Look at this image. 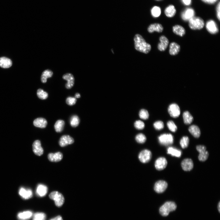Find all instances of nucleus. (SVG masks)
<instances>
[{"label":"nucleus","instance_id":"f257e3e1","mask_svg":"<svg viewBox=\"0 0 220 220\" xmlns=\"http://www.w3.org/2000/svg\"><path fill=\"white\" fill-rule=\"evenodd\" d=\"M135 49L140 52L147 54L151 49V46L147 43L144 38L140 34H137L134 37Z\"/></svg>","mask_w":220,"mask_h":220},{"label":"nucleus","instance_id":"f03ea898","mask_svg":"<svg viewBox=\"0 0 220 220\" xmlns=\"http://www.w3.org/2000/svg\"><path fill=\"white\" fill-rule=\"evenodd\" d=\"M177 208L176 204L172 201L165 202L160 209V214L163 216H166L170 212L175 211Z\"/></svg>","mask_w":220,"mask_h":220},{"label":"nucleus","instance_id":"7ed1b4c3","mask_svg":"<svg viewBox=\"0 0 220 220\" xmlns=\"http://www.w3.org/2000/svg\"><path fill=\"white\" fill-rule=\"evenodd\" d=\"M189 21V27L193 30H200L204 26V20L199 17H194Z\"/></svg>","mask_w":220,"mask_h":220},{"label":"nucleus","instance_id":"20e7f679","mask_svg":"<svg viewBox=\"0 0 220 220\" xmlns=\"http://www.w3.org/2000/svg\"><path fill=\"white\" fill-rule=\"evenodd\" d=\"M50 198L54 201L56 205L58 207H60L64 204V199L61 193L57 191H54L51 193L49 195Z\"/></svg>","mask_w":220,"mask_h":220},{"label":"nucleus","instance_id":"39448f33","mask_svg":"<svg viewBox=\"0 0 220 220\" xmlns=\"http://www.w3.org/2000/svg\"><path fill=\"white\" fill-rule=\"evenodd\" d=\"M159 143L165 146H170L173 143V135L170 134H164L160 135L158 138Z\"/></svg>","mask_w":220,"mask_h":220},{"label":"nucleus","instance_id":"423d86ee","mask_svg":"<svg viewBox=\"0 0 220 220\" xmlns=\"http://www.w3.org/2000/svg\"><path fill=\"white\" fill-rule=\"evenodd\" d=\"M139 159L140 161L143 163L149 162L152 157L151 152L148 150H144L140 152L139 155Z\"/></svg>","mask_w":220,"mask_h":220},{"label":"nucleus","instance_id":"0eeeda50","mask_svg":"<svg viewBox=\"0 0 220 220\" xmlns=\"http://www.w3.org/2000/svg\"><path fill=\"white\" fill-rule=\"evenodd\" d=\"M197 151L199 153V159L200 161H204L208 159L209 154L206 151V147L203 145H198L196 147Z\"/></svg>","mask_w":220,"mask_h":220},{"label":"nucleus","instance_id":"6e6552de","mask_svg":"<svg viewBox=\"0 0 220 220\" xmlns=\"http://www.w3.org/2000/svg\"><path fill=\"white\" fill-rule=\"evenodd\" d=\"M74 139L69 135H64L62 136L59 141V145L62 147L74 143Z\"/></svg>","mask_w":220,"mask_h":220},{"label":"nucleus","instance_id":"1a4fd4ad","mask_svg":"<svg viewBox=\"0 0 220 220\" xmlns=\"http://www.w3.org/2000/svg\"><path fill=\"white\" fill-rule=\"evenodd\" d=\"M168 111L170 116L173 118H178L180 113L179 107L175 103L172 104L169 106Z\"/></svg>","mask_w":220,"mask_h":220},{"label":"nucleus","instance_id":"9d476101","mask_svg":"<svg viewBox=\"0 0 220 220\" xmlns=\"http://www.w3.org/2000/svg\"><path fill=\"white\" fill-rule=\"evenodd\" d=\"M167 184L164 181L160 180L155 184L154 190L158 193H161L164 192L167 187Z\"/></svg>","mask_w":220,"mask_h":220},{"label":"nucleus","instance_id":"9b49d317","mask_svg":"<svg viewBox=\"0 0 220 220\" xmlns=\"http://www.w3.org/2000/svg\"><path fill=\"white\" fill-rule=\"evenodd\" d=\"M195 12L192 8H186L181 14V18L183 20L185 21H189L190 19L195 16Z\"/></svg>","mask_w":220,"mask_h":220},{"label":"nucleus","instance_id":"f8f14e48","mask_svg":"<svg viewBox=\"0 0 220 220\" xmlns=\"http://www.w3.org/2000/svg\"><path fill=\"white\" fill-rule=\"evenodd\" d=\"M206 27L207 30L211 34H215L219 32V29L216 23L213 20L207 22Z\"/></svg>","mask_w":220,"mask_h":220},{"label":"nucleus","instance_id":"ddd939ff","mask_svg":"<svg viewBox=\"0 0 220 220\" xmlns=\"http://www.w3.org/2000/svg\"><path fill=\"white\" fill-rule=\"evenodd\" d=\"M63 79L67 81L65 87L67 89H71L74 84L75 79L73 75L70 73H67L64 75L62 77Z\"/></svg>","mask_w":220,"mask_h":220},{"label":"nucleus","instance_id":"4468645a","mask_svg":"<svg viewBox=\"0 0 220 220\" xmlns=\"http://www.w3.org/2000/svg\"><path fill=\"white\" fill-rule=\"evenodd\" d=\"M33 149L34 153L37 156H41L43 153L44 150L41 146L40 140H36L34 141L33 144Z\"/></svg>","mask_w":220,"mask_h":220},{"label":"nucleus","instance_id":"2eb2a0df","mask_svg":"<svg viewBox=\"0 0 220 220\" xmlns=\"http://www.w3.org/2000/svg\"><path fill=\"white\" fill-rule=\"evenodd\" d=\"M167 165V161L165 158L160 157L158 159L155 163V166L158 170L161 171L165 169Z\"/></svg>","mask_w":220,"mask_h":220},{"label":"nucleus","instance_id":"dca6fc26","mask_svg":"<svg viewBox=\"0 0 220 220\" xmlns=\"http://www.w3.org/2000/svg\"><path fill=\"white\" fill-rule=\"evenodd\" d=\"M160 43L158 45V49L160 51H165L169 44V41L165 36H161L159 39Z\"/></svg>","mask_w":220,"mask_h":220},{"label":"nucleus","instance_id":"f3484780","mask_svg":"<svg viewBox=\"0 0 220 220\" xmlns=\"http://www.w3.org/2000/svg\"><path fill=\"white\" fill-rule=\"evenodd\" d=\"M63 155L60 152L55 153H50L48 155V160L51 162H58L61 161L62 159Z\"/></svg>","mask_w":220,"mask_h":220},{"label":"nucleus","instance_id":"a211bd4d","mask_svg":"<svg viewBox=\"0 0 220 220\" xmlns=\"http://www.w3.org/2000/svg\"><path fill=\"white\" fill-rule=\"evenodd\" d=\"M181 166L183 169L184 171H190L193 169V161L190 159H185L182 161Z\"/></svg>","mask_w":220,"mask_h":220},{"label":"nucleus","instance_id":"6ab92c4d","mask_svg":"<svg viewBox=\"0 0 220 220\" xmlns=\"http://www.w3.org/2000/svg\"><path fill=\"white\" fill-rule=\"evenodd\" d=\"M164 28L162 25L159 23H154L150 24L148 28V31L150 33L154 31L160 33L163 30Z\"/></svg>","mask_w":220,"mask_h":220},{"label":"nucleus","instance_id":"aec40b11","mask_svg":"<svg viewBox=\"0 0 220 220\" xmlns=\"http://www.w3.org/2000/svg\"><path fill=\"white\" fill-rule=\"evenodd\" d=\"M12 64L11 60L6 57H3L0 58V67L7 69L11 67Z\"/></svg>","mask_w":220,"mask_h":220},{"label":"nucleus","instance_id":"412c9836","mask_svg":"<svg viewBox=\"0 0 220 220\" xmlns=\"http://www.w3.org/2000/svg\"><path fill=\"white\" fill-rule=\"evenodd\" d=\"M19 193L20 196L25 199H30L33 196V193L31 190H26L22 187L20 189Z\"/></svg>","mask_w":220,"mask_h":220},{"label":"nucleus","instance_id":"4be33fe9","mask_svg":"<svg viewBox=\"0 0 220 220\" xmlns=\"http://www.w3.org/2000/svg\"><path fill=\"white\" fill-rule=\"evenodd\" d=\"M48 191L47 187L43 184H39L37 188L36 193L38 196L40 197L45 196Z\"/></svg>","mask_w":220,"mask_h":220},{"label":"nucleus","instance_id":"5701e85b","mask_svg":"<svg viewBox=\"0 0 220 220\" xmlns=\"http://www.w3.org/2000/svg\"><path fill=\"white\" fill-rule=\"evenodd\" d=\"M33 124L36 127L44 128L47 127V122L46 119L44 118H38L34 120Z\"/></svg>","mask_w":220,"mask_h":220},{"label":"nucleus","instance_id":"b1692460","mask_svg":"<svg viewBox=\"0 0 220 220\" xmlns=\"http://www.w3.org/2000/svg\"><path fill=\"white\" fill-rule=\"evenodd\" d=\"M170 48L169 53L172 56H175L177 55L180 50V45L174 42L170 44Z\"/></svg>","mask_w":220,"mask_h":220},{"label":"nucleus","instance_id":"393cba45","mask_svg":"<svg viewBox=\"0 0 220 220\" xmlns=\"http://www.w3.org/2000/svg\"><path fill=\"white\" fill-rule=\"evenodd\" d=\"M33 213L31 211H25L19 213L17 217L19 220H28L33 216Z\"/></svg>","mask_w":220,"mask_h":220},{"label":"nucleus","instance_id":"a878e982","mask_svg":"<svg viewBox=\"0 0 220 220\" xmlns=\"http://www.w3.org/2000/svg\"><path fill=\"white\" fill-rule=\"evenodd\" d=\"M189 131L194 137L199 138L201 135V132L199 127L196 125H192L190 127Z\"/></svg>","mask_w":220,"mask_h":220},{"label":"nucleus","instance_id":"bb28decb","mask_svg":"<svg viewBox=\"0 0 220 220\" xmlns=\"http://www.w3.org/2000/svg\"><path fill=\"white\" fill-rule=\"evenodd\" d=\"M173 30L174 33L180 36H184L186 33L185 29L181 26L179 25L174 26L173 27Z\"/></svg>","mask_w":220,"mask_h":220},{"label":"nucleus","instance_id":"cd10ccee","mask_svg":"<svg viewBox=\"0 0 220 220\" xmlns=\"http://www.w3.org/2000/svg\"><path fill=\"white\" fill-rule=\"evenodd\" d=\"M164 13L167 17L172 18L176 14V10L173 5H170L166 8Z\"/></svg>","mask_w":220,"mask_h":220},{"label":"nucleus","instance_id":"c85d7f7f","mask_svg":"<svg viewBox=\"0 0 220 220\" xmlns=\"http://www.w3.org/2000/svg\"><path fill=\"white\" fill-rule=\"evenodd\" d=\"M53 73L52 71L50 70H46L42 73L41 80L42 83H45L47 82V80L53 76Z\"/></svg>","mask_w":220,"mask_h":220},{"label":"nucleus","instance_id":"c756f323","mask_svg":"<svg viewBox=\"0 0 220 220\" xmlns=\"http://www.w3.org/2000/svg\"><path fill=\"white\" fill-rule=\"evenodd\" d=\"M167 153L171 154L172 156L179 158L181 155V150L173 147H170L167 149Z\"/></svg>","mask_w":220,"mask_h":220},{"label":"nucleus","instance_id":"7c9ffc66","mask_svg":"<svg viewBox=\"0 0 220 220\" xmlns=\"http://www.w3.org/2000/svg\"><path fill=\"white\" fill-rule=\"evenodd\" d=\"M65 123L61 120H58L56 123L54 127L56 132L58 133L61 132L63 130Z\"/></svg>","mask_w":220,"mask_h":220},{"label":"nucleus","instance_id":"2f4dec72","mask_svg":"<svg viewBox=\"0 0 220 220\" xmlns=\"http://www.w3.org/2000/svg\"><path fill=\"white\" fill-rule=\"evenodd\" d=\"M183 117L184 123L186 124H190L193 121V116L188 111H186L184 113Z\"/></svg>","mask_w":220,"mask_h":220},{"label":"nucleus","instance_id":"473e14b6","mask_svg":"<svg viewBox=\"0 0 220 220\" xmlns=\"http://www.w3.org/2000/svg\"><path fill=\"white\" fill-rule=\"evenodd\" d=\"M80 122V119L78 116L74 115L70 118V123L71 126L73 127H76L79 125Z\"/></svg>","mask_w":220,"mask_h":220},{"label":"nucleus","instance_id":"72a5a7b5","mask_svg":"<svg viewBox=\"0 0 220 220\" xmlns=\"http://www.w3.org/2000/svg\"><path fill=\"white\" fill-rule=\"evenodd\" d=\"M37 94L39 98L42 100L47 99L48 96V93L44 92L43 90L41 89H39L38 90Z\"/></svg>","mask_w":220,"mask_h":220},{"label":"nucleus","instance_id":"f704fd0d","mask_svg":"<svg viewBox=\"0 0 220 220\" xmlns=\"http://www.w3.org/2000/svg\"><path fill=\"white\" fill-rule=\"evenodd\" d=\"M189 139L187 136H184L181 139L180 144L181 147L183 149L187 148L189 145Z\"/></svg>","mask_w":220,"mask_h":220},{"label":"nucleus","instance_id":"c9c22d12","mask_svg":"<svg viewBox=\"0 0 220 220\" xmlns=\"http://www.w3.org/2000/svg\"><path fill=\"white\" fill-rule=\"evenodd\" d=\"M46 216L43 213H35L33 217V220H46Z\"/></svg>","mask_w":220,"mask_h":220},{"label":"nucleus","instance_id":"e433bc0d","mask_svg":"<svg viewBox=\"0 0 220 220\" xmlns=\"http://www.w3.org/2000/svg\"><path fill=\"white\" fill-rule=\"evenodd\" d=\"M151 13L152 16L154 17H158L161 14L160 8L157 6L154 7L151 10Z\"/></svg>","mask_w":220,"mask_h":220},{"label":"nucleus","instance_id":"4c0bfd02","mask_svg":"<svg viewBox=\"0 0 220 220\" xmlns=\"http://www.w3.org/2000/svg\"><path fill=\"white\" fill-rule=\"evenodd\" d=\"M146 137L144 134L140 133L138 134L136 137V140L139 144H144L146 141Z\"/></svg>","mask_w":220,"mask_h":220},{"label":"nucleus","instance_id":"58836bf2","mask_svg":"<svg viewBox=\"0 0 220 220\" xmlns=\"http://www.w3.org/2000/svg\"><path fill=\"white\" fill-rule=\"evenodd\" d=\"M139 116L141 119L146 120L149 117V114L148 111L145 109H142L139 112Z\"/></svg>","mask_w":220,"mask_h":220},{"label":"nucleus","instance_id":"ea45409f","mask_svg":"<svg viewBox=\"0 0 220 220\" xmlns=\"http://www.w3.org/2000/svg\"><path fill=\"white\" fill-rule=\"evenodd\" d=\"M167 126L170 130L173 132H176L177 130V127L172 121H169L167 123Z\"/></svg>","mask_w":220,"mask_h":220},{"label":"nucleus","instance_id":"a19ab883","mask_svg":"<svg viewBox=\"0 0 220 220\" xmlns=\"http://www.w3.org/2000/svg\"><path fill=\"white\" fill-rule=\"evenodd\" d=\"M134 126L138 130H141L144 128L145 124L143 121L138 120L135 122Z\"/></svg>","mask_w":220,"mask_h":220},{"label":"nucleus","instance_id":"79ce46f5","mask_svg":"<svg viewBox=\"0 0 220 220\" xmlns=\"http://www.w3.org/2000/svg\"><path fill=\"white\" fill-rule=\"evenodd\" d=\"M154 127L157 130H161L163 129L164 127L163 122L161 121H158L155 122L153 124Z\"/></svg>","mask_w":220,"mask_h":220},{"label":"nucleus","instance_id":"37998d69","mask_svg":"<svg viewBox=\"0 0 220 220\" xmlns=\"http://www.w3.org/2000/svg\"><path fill=\"white\" fill-rule=\"evenodd\" d=\"M77 99L75 97H69L66 100V102L68 105L72 106L74 105L76 102Z\"/></svg>","mask_w":220,"mask_h":220},{"label":"nucleus","instance_id":"c03bdc74","mask_svg":"<svg viewBox=\"0 0 220 220\" xmlns=\"http://www.w3.org/2000/svg\"><path fill=\"white\" fill-rule=\"evenodd\" d=\"M220 3L219 2L216 7L217 16L219 21L220 19Z\"/></svg>","mask_w":220,"mask_h":220},{"label":"nucleus","instance_id":"a18cd8bd","mask_svg":"<svg viewBox=\"0 0 220 220\" xmlns=\"http://www.w3.org/2000/svg\"><path fill=\"white\" fill-rule=\"evenodd\" d=\"M201 1L207 4H213L215 3L218 0H201Z\"/></svg>","mask_w":220,"mask_h":220},{"label":"nucleus","instance_id":"49530a36","mask_svg":"<svg viewBox=\"0 0 220 220\" xmlns=\"http://www.w3.org/2000/svg\"><path fill=\"white\" fill-rule=\"evenodd\" d=\"M183 3L186 5H189L191 3V0H182Z\"/></svg>","mask_w":220,"mask_h":220},{"label":"nucleus","instance_id":"de8ad7c7","mask_svg":"<svg viewBox=\"0 0 220 220\" xmlns=\"http://www.w3.org/2000/svg\"><path fill=\"white\" fill-rule=\"evenodd\" d=\"M50 220H63L62 217L60 216H58L53 218L51 219Z\"/></svg>","mask_w":220,"mask_h":220},{"label":"nucleus","instance_id":"09e8293b","mask_svg":"<svg viewBox=\"0 0 220 220\" xmlns=\"http://www.w3.org/2000/svg\"><path fill=\"white\" fill-rule=\"evenodd\" d=\"M75 97L76 98H79L81 97V96L79 93H77L75 94Z\"/></svg>","mask_w":220,"mask_h":220},{"label":"nucleus","instance_id":"8fccbe9b","mask_svg":"<svg viewBox=\"0 0 220 220\" xmlns=\"http://www.w3.org/2000/svg\"><path fill=\"white\" fill-rule=\"evenodd\" d=\"M218 209L219 211V212H220V202L218 204Z\"/></svg>","mask_w":220,"mask_h":220},{"label":"nucleus","instance_id":"3c124183","mask_svg":"<svg viewBox=\"0 0 220 220\" xmlns=\"http://www.w3.org/2000/svg\"><path fill=\"white\" fill-rule=\"evenodd\" d=\"M158 1H159V0H158Z\"/></svg>","mask_w":220,"mask_h":220}]
</instances>
